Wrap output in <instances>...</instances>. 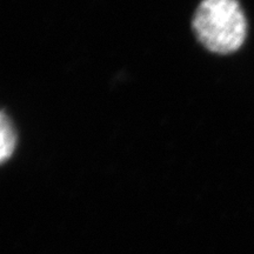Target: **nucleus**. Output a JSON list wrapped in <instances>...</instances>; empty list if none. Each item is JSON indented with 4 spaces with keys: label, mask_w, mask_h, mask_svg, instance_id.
I'll return each instance as SVG.
<instances>
[{
    "label": "nucleus",
    "mask_w": 254,
    "mask_h": 254,
    "mask_svg": "<svg viewBox=\"0 0 254 254\" xmlns=\"http://www.w3.org/2000/svg\"><path fill=\"white\" fill-rule=\"evenodd\" d=\"M200 45L214 55H231L247 36L245 12L238 0H201L192 18Z\"/></svg>",
    "instance_id": "1"
},
{
    "label": "nucleus",
    "mask_w": 254,
    "mask_h": 254,
    "mask_svg": "<svg viewBox=\"0 0 254 254\" xmlns=\"http://www.w3.org/2000/svg\"><path fill=\"white\" fill-rule=\"evenodd\" d=\"M17 146V133L5 111L0 116V160L1 163L7 161L12 157Z\"/></svg>",
    "instance_id": "2"
}]
</instances>
